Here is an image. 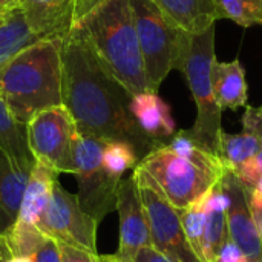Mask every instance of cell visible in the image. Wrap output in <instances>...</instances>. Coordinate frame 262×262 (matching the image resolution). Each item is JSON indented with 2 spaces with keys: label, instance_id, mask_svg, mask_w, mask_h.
<instances>
[{
  "label": "cell",
  "instance_id": "obj_9",
  "mask_svg": "<svg viewBox=\"0 0 262 262\" xmlns=\"http://www.w3.org/2000/svg\"><path fill=\"white\" fill-rule=\"evenodd\" d=\"M77 124L68 109L60 104L37 112L26 123V140L32 157L58 173L74 175L72 146Z\"/></svg>",
  "mask_w": 262,
  "mask_h": 262
},
{
  "label": "cell",
  "instance_id": "obj_10",
  "mask_svg": "<svg viewBox=\"0 0 262 262\" xmlns=\"http://www.w3.org/2000/svg\"><path fill=\"white\" fill-rule=\"evenodd\" d=\"M37 227L58 246H71L97 253L98 223L81 209L77 195L69 193L60 181L55 183Z\"/></svg>",
  "mask_w": 262,
  "mask_h": 262
},
{
  "label": "cell",
  "instance_id": "obj_3",
  "mask_svg": "<svg viewBox=\"0 0 262 262\" xmlns=\"http://www.w3.org/2000/svg\"><path fill=\"white\" fill-rule=\"evenodd\" d=\"M0 94L26 124L37 112L63 104L61 38H43L14 57L0 74Z\"/></svg>",
  "mask_w": 262,
  "mask_h": 262
},
{
  "label": "cell",
  "instance_id": "obj_23",
  "mask_svg": "<svg viewBox=\"0 0 262 262\" xmlns=\"http://www.w3.org/2000/svg\"><path fill=\"white\" fill-rule=\"evenodd\" d=\"M207 198L209 192H206L201 198H198L187 207L178 210L186 239L201 262L204 249V227L207 218Z\"/></svg>",
  "mask_w": 262,
  "mask_h": 262
},
{
  "label": "cell",
  "instance_id": "obj_25",
  "mask_svg": "<svg viewBox=\"0 0 262 262\" xmlns=\"http://www.w3.org/2000/svg\"><path fill=\"white\" fill-rule=\"evenodd\" d=\"M101 163L109 175L121 180L127 170H134L140 164V158L130 144L123 141H106Z\"/></svg>",
  "mask_w": 262,
  "mask_h": 262
},
{
  "label": "cell",
  "instance_id": "obj_7",
  "mask_svg": "<svg viewBox=\"0 0 262 262\" xmlns=\"http://www.w3.org/2000/svg\"><path fill=\"white\" fill-rule=\"evenodd\" d=\"M106 141L77 129L72 146L74 177L78 184V203L81 209L100 223L117 207L120 178L109 175L101 163Z\"/></svg>",
  "mask_w": 262,
  "mask_h": 262
},
{
  "label": "cell",
  "instance_id": "obj_15",
  "mask_svg": "<svg viewBox=\"0 0 262 262\" xmlns=\"http://www.w3.org/2000/svg\"><path fill=\"white\" fill-rule=\"evenodd\" d=\"M166 20L184 34H201L221 17L215 0H152Z\"/></svg>",
  "mask_w": 262,
  "mask_h": 262
},
{
  "label": "cell",
  "instance_id": "obj_27",
  "mask_svg": "<svg viewBox=\"0 0 262 262\" xmlns=\"http://www.w3.org/2000/svg\"><path fill=\"white\" fill-rule=\"evenodd\" d=\"M243 127L253 129L255 132L259 134L262 140V106H259V107L247 106V109L243 115ZM235 175L249 189L253 187L259 181V178H262V147L259 155L255 160H252L250 163H247L246 166H243Z\"/></svg>",
  "mask_w": 262,
  "mask_h": 262
},
{
  "label": "cell",
  "instance_id": "obj_35",
  "mask_svg": "<svg viewBox=\"0 0 262 262\" xmlns=\"http://www.w3.org/2000/svg\"><path fill=\"white\" fill-rule=\"evenodd\" d=\"M12 11H14V9H12ZM12 11L5 9V8H2V6H0V25H3V23L8 20V17L11 15V12H12Z\"/></svg>",
  "mask_w": 262,
  "mask_h": 262
},
{
  "label": "cell",
  "instance_id": "obj_13",
  "mask_svg": "<svg viewBox=\"0 0 262 262\" xmlns=\"http://www.w3.org/2000/svg\"><path fill=\"white\" fill-rule=\"evenodd\" d=\"M83 0H20L18 9L38 38H63L75 25Z\"/></svg>",
  "mask_w": 262,
  "mask_h": 262
},
{
  "label": "cell",
  "instance_id": "obj_12",
  "mask_svg": "<svg viewBox=\"0 0 262 262\" xmlns=\"http://www.w3.org/2000/svg\"><path fill=\"white\" fill-rule=\"evenodd\" d=\"M227 198L229 238L241 249L249 262H262V239L250 206L247 186L232 172L226 170L220 180Z\"/></svg>",
  "mask_w": 262,
  "mask_h": 262
},
{
  "label": "cell",
  "instance_id": "obj_16",
  "mask_svg": "<svg viewBox=\"0 0 262 262\" xmlns=\"http://www.w3.org/2000/svg\"><path fill=\"white\" fill-rule=\"evenodd\" d=\"M129 111L140 129L160 143H166L177 132L170 106L158 95V92L146 91L132 95Z\"/></svg>",
  "mask_w": 262,
  "mask_h": 262
},
{
  "label": "cell",
  "instance_id": "obj_34",
  "mask_svg": "<svg viewBox=\"0 0 262 262\" xmlns=\"http://www.w3.org/2000/svg\"><path fill=\"white\" fill-rule=\"evenodd\" d=\"M2 262H34L32 261V256H23V258H20V256H9L8 259H5V261Z\"/></svg>",
  "mask_w": 262,
  "mask_h": 262
},
{
  "label": "cell",
  "instance_id": "obj_1",
  "mask_svg": "<svg viewBox=\"0 0 262 262\" xmlns=\"http://www.w3.org/2000/svg\"><path fill=\"white\" fill-rule=\"evenodd\" d=\"M63 106L80 132L130 144L140 161L161 143L146 135L129 111L130 94L104 69L74 26L61 38Z\"/></svg>",
  "mask_w": 262,
  "mask_h": 262
},
{
  "label": "cell",
  "instance_id": "obj_29",
  "mask_svg": "<svg viewBox=\"0 0 262 262\" xmlns=\"http://www.w3.org/2000/svg\"><path fill=\"white\" fill-rule=\"evenodd\" d=\"M34 262H61V250L60 246L52 241V239H46L45 244L41 246V249L32 256Z\"/></svg>",
  "mask_w": 262,
  "mask_h": 262
},
{
  "label": "cell",
  "instance_id": "obj_36",
  "mask_svg": "<svg viewBox=\"0 0 262 262\" xmlns=\"http://www.w3.org/2000/svg\"><path fill=\"white\" fill-rule=\"evenodd\" d=\"M253 215H255V220H256V224H258V230H259V235H261L262 239V212L253 210Z\"/></svg>",
  "mask_w": 262,
  "mask_h": 262
},
{
  "label": "cell",
  "instance_id": "obj_19",
  "mask_svg": "<svg viewBox=\"0 0 262 262\" xmlns=\"http://www.w3.org/2000/svg\"><path fill=\"white\" fill-rule=\"evenodd\" d=\"M229 238L227 227V198L218 181L207 198V218L204 227V249L203 262H216L218 253Z\"/></svg>",
  "mask_w": 262,
  "mask_h": 262
},
{
  "label": "cell",
  "instance_id": "obj_37",
  "mask_svg": "<svg viewBox=\"0 0 262 262\" xmlns=\"http://www.w3.org/2000/svg\"><path fill=\"white\" fill-rule=\"evenodd\" d=\"M9 258V255H8V252L0 246V262L2 261H5V259H8Z\"/></svg>",
  "mask_w": 262,
  "mask_h": 262
},
{
  "label": "cell",
  "instance_id": "obj_18",
  "mask_svg": "<svg viewBox=\"0 0 262 262\" xmlns=\"http://www.w3.org/2000/svg\"><path fill=\"white\" fill-rule=\"evenodd\" d=\"M212 84L216 103L221 111H236L247 106V81L246 71L239 60L233 61H213Z\"/></svg>",
  "mask_w": 262,
  "mask_h": 262
},
{
  "label": "cell",
  "instance_id": "obj_8",
  "mask_svg": "<svg viewBox=\"0 0 262 262\" xmlns=\"http://www.w3.org/2000/svg\"><path fill=\"white\" fill-rule=\"evenodd\" d=\"M144 207L152 246L172 262H201L189 246L180 212L155 180L138 164L132 172Z\"/></svg>",
  "mask_w": 262,
  "mask_h": 262
},
{
  "label": "cell",
  "instance_id": "obj_20",
  "mask_svg": "<svg viewBox=\"0 0 262 262\" xmlns=\"http://www.w3.org/2000/svg\"><path fill=\"white\" fill-rule=\"evenodd\" d=\"M261 147V137L253 129L243 127L241 134H227L223 130L220 140V158L226 170L236 173L243 166L259 155Z\"/></svg>",
  "mask_w": 262,
  "mask_h": 262
},
{
  "label": "cell",
  "instance_id": "obj_26",
  "mask_svg": "<svg viewBox=\"0 0 262 262\" xmlns=\"http://www.w3.org/2000/svg\"><path fill=\"white\" fill-rule=\"evenodd\" d=\"M220 17L239 26L262 25V0H215Z\"/></svg>",
  "mask_w": 262,
  "mask_h": 262
},
{
  "label": "cell",
  "instance_id": "obj_21",
  "mask_svg": "<svg viewBox=\"0 0 262 262\" xmlns=\"http://www.w3.org/2000/svg\"><path fill=\"white\" fill-rule=\"evenodd\" d=\"M0 146L21 164L32 167L35 158L29 152L26 124L20 123L0 94Z\"/></svg>",
  "mask_w": 262,
  "mask_h": 262
},
{
  "label": "cell",
  "instance_id": "obj_14",
  "mask_svg": "<svg viewBox=\"0 0 262 262\" xmlns=\"http://www.w3.org/2000/svg\"><path fill=\"white\" fill-rule=\"evenodd\" d=\"M31 170L32 167L21 164L0 146V246L5 250V241L18 218L23 190Z\"/></svg>",
  "mask_w": 262,
  "mask_h": 262
},
{
  "label": "cell",
  "instance_id": "obj_22",
  "mask_svg": "<svg viewBox=\"0 0 262 262\" xmlns=\"http://www.w3.org/2000/svg\"><path fill=\"white\" fill-rule=\"evenodd\" d=\"M38 41L25 21L20 9H14L8 20L0 25V74L29 45Z\"/></svg>",
  "mask_w": 262,
  "mask_h": 262
},
{
  "label": "cell",
  "instance_id": "obj_5",
  "mask_svg": "<svg viewBox=\"0 0 262 262\" xmlns=\"http://www.w3.org/2000/svg\"><path fill=\"white\" fill-rule=\"evenodd\" d=\"M140 166L155 180L173 207L184 209L209 192L226 169L178 155L166 143L149 152Z\"/></svg>",
  "mask_w": 262,
  "mask_h": 262
},
{
  "label": "cell",
  "instance_id": "obj_32",
  "mask_svg": "<svg viewBox=\"0 0 262 262\" xmlns=\"http://www.w3.org/2000/svg\"><path fill=\"white\" fill-rule=\"evenodd\" d=\"M249 198H250L252 209L262 212V178H259V181L253 187L249 189Z\"/></svg>",
  "mask_w": 262,
  "mask_h": 262
},
{
  "label": "cell",
  "instance_id": "obj_24",
  "mask_svg": "<svg viewBox=\"0 0 262 262\" xmlns=\"http://www.w3.org/2000/svg\"><path fill=\"white\" fill-rule=\"evenodd\" d=\"M48 238L41 233L37 226L15 221L12 226L5 246L9 256H34Z\"/></svg>",
  "mask_w": 262,
  "mask_h": 262
},
{
  "label": "cell",
  "instance_id": "obj_4",
  "mask_svg": "<svg viewBox=\"0 0 262 262\" xmlns=\"http://www.w3.org/2000/svg\"><path fill=\"white\" fill-rule=\"evenodd\" d=\"M216 25L201 34H183L175 69L181 71L196 104V120L192 134L215 155L220 157L221 109L216 103L212 84V66L215 52Z\"/></svg>",
  "mask_w": 262,
  "mask_h": 262
},
{
  "label": "cell",
  "instance_id": "obj_17",
  "mask_svg": "<svg viewBox=\"0 0 262 262\" xmlns=\"http://www.w3.org/2000/svg\"><path fill=\"white\" fill-rule=\"evenodd\" d=\"M58 175L60 173L55 169L35 160L23 190L17 221L37 226L52 195L54 186L58 181Z\"/></svg>",
  "mask_w": 262,
  "mask_h": 262
},
{
  "label": "cell",
  "instance_id": "obj_31",
  "mask_svg": "<svg viewBox=\"0 0 262 262\" xmlns=\"http://www.w3.org/2000/svg\"><path fill=\"white\" fill-rule=\"evenodd\" d=\"M132 262H172L170 259H167L163 253H160L154 246H147L140 249Z\"/></svg>",
  "mask_w": 262,
  "mask_h": 262
},
{
  "label": "cell",
  "instance_id": "obj_33",
  "mask_svg": "<svg viewBox=\"0 0 262 262\" xmlns=\"http://www.w3.org/2000/svg\"><path fill=\"white\" fill-rule=\"evenodd\" d=\"M18 2L20 0H0V6L5 8V9L12 11V9H17L18 8Z\"/></svg>",
  "mask_w": 262,
  "mask_h": 262
},
{
  "label": "cell",
  "instance_id": "obj_11",
  "mask_svg": "<svg viewBox=\"0 0 262 262\" xmlns=\"http://www.w3.org/2000/svg\"><path fill=\"white\" fill-rule=\"evenodd\" d=\"M120 221L118 250L114 255L101 256L103 262H132L135 253L152 246L144 207L138 193L134 175L121 178L117 190V207Z\"/></svg>",
  "mask_w": 262,
  "mask_h": 262
},
{
  "label": "cell",
  "instance_id": "obj_6",
  "mask_svg": "<svg viewBox=\"0 0 262 262\" xmlns=\"http://www.w3.org/2000/svg\"><path fill=\"white\" fill-rule=\"evenodd\" d=\"M130 6L149 91L158 92L175 69L184 32L173 28L152 0H130Z\"/></svg>",
  "mask_w": 262,
  "mask_h": 262
},
{
  "label": "cell",
  "instance_id": "obj_30",
  "mask_svg": "<svg viewBox=\"0 0 262 262\" xmlns=\"http://www.w3.org/2000/svg\"><path fill=\"white\" fill-rule=\"evenodd\" d=\"M216 262H249L246 255L241 252V249L230 239L227 238V241L224 243V246L221 247Z\"/></svg>",
  "mask_w": 262,
  "mask_h": 262
},
{
  "label": "cell",
  "instance_id": "obj_2",
  "mask_svg": "<svg viewBox=\"0 0 262 262\" xmlns=\"http://www.w3.org/2000/svg\"><path fill=\"white\" fill-rule=\"evenodd\" d=\"M74 26L130 95L149 91L130 0H83Z\"/></svg>",
  "mask_w": 262,
  "mask_h": 262
},
{
  "label": "cell",
  "instance_id": "obj_28",
  "mask_svg": "<svg viewBox=\"0 0 262 262\" xmlns=\"http://www.w3.org/2000/svg\"><path fill=\"white\" fill-rule=\"evenodd\" d=\"M61 250V262H103V258L95 253L78 247L60 246Z\"/></svg>",
  "mask_w": 262,
  "mask_h": 262
}]
</instances>
